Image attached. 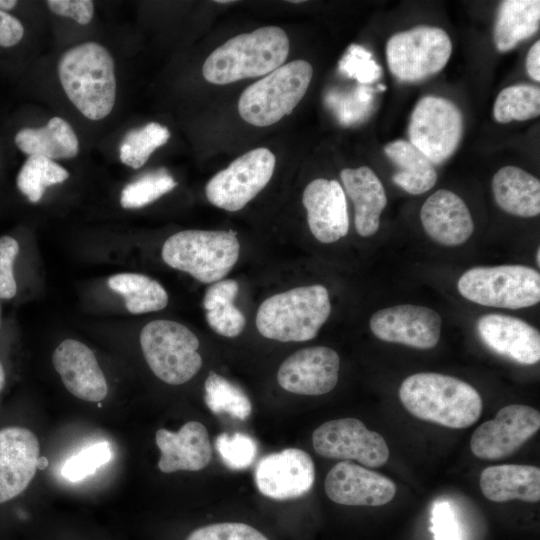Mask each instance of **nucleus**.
Masks as SVG:
<instances>
[{
    "mask_svg": "<svg viewBox=\"0 0 540 540\" xmlns=\"http://www.w3.org/2000/svg\"><path fill=\"white\" fill-rule=\"evenodd\" d=\"M399 398L413 416L454 429L473 425L482 412V399L474 387L439 373L407 377L399 388Z\"/></svg>",
    "mask_w": 540,
    "mask_h": 540,
    "instance_id": "nucleus-1",
    "label": "nucleus"
},
{
    "mask_svg": "<svg viewBox=\"0 0 540 540\" xmlns=\"http://www.w3.org/2000/svg\"><path fill=\"white\" fill-rule=\"evenodd\" d=\"M57 69L66 96L82 115L97 121L111 113L116 98L114 60L103 45L86 42L68 49Z\"/></svg>",
    "mask_w": 540,
    "mask_h": 540,
    "instance_id": "nucleus-2",
    "label": "nucleus"
},
{
    "mask_svg": "<svg viewBox=\"0 0 540 540\" xmlns=\"http://www.w3.org/2000/svg\"><path fill=\"white\" fill-rule=\"evenodd\" d=\"M289 48L287 34L277 26L236 35L206 58L203 77L210 83L225 85L265 76L284 64Z\"/></svg>",
    "mask_w": 540,
    "mask_h": 540,
    "instance_id": "nucleus-3",
    "label": "nucleus"
},
{
    "mask_svg": "<svg viewBox=\"0 0 540 540\" xmlns=\"http://www.w3.org/2000/svg\"><path fill=\"white\" fill-rule=\"evenodd\" d=\"M331 312L322 285L293 288L264 300L256 315L259 333L281 342H302L316 337Z\"/></svg>",
    "mask_w": 540,
    "mask_h": 540,
    "instance_id": "nucleus-4",
    "label": "nucleus"
},
{
    "mask_svg": "<svg viewBox=\"0 0 540 540\" xmlns=\"http://www.w3.org/2000/svg\"><path fill=\"white\" fill-rule=\"evenodd\" d=\"M240 244L232 230H183L170 236L162 258L170 267L184 271L202 283L222 280L239 258Z\"/></svg>",
    "mask_w": 540,
    "mask_h": 540,
    "instance_id": "nucleus-5",
    "label": "nucleus"
},
{
    "mask_svg": "<svg viewBox=\"0 0 540 540\" xmlns=\"http://www.w3.org/2000/svg\"><path fill=\"white\" fill-rule=\"evenodd\" d=\"M312 75L313 68L305 60L283 64L243 91L238 101L240 116L258 127L275 124L302 100Z\"/></svg>",
    "mask_w": 540,
    "mask_h": 540,
    "instance_id": "nucleus-6",
    "label": "nucleus"
},
{
    "mask_svg": "<svg viewBox=\"0 0 540 540\" xmlns=\"http://www.w3.org/2000/svg\"><path fill=\"white\" fill-rule=\"evenodd\" d=\"M457 288L471 302L520 309L540 301V274L523 265L479 266L467 270Z\"/></svg>",
    "mask_w": 540,
    "mask_h": 540,
    "instance_id": "nucleus-7",
    "label": "nucleus"
},
{
    "mask_svg": "<svg viewBox=\"0 0 540 540\" xmlns=\"http://www.w3.org/2000/svg\"><path fill=\"white\" fill-rule=\"evenodd\" d=\"M140 345L152 372L167 384L186 383L202 366L198 338L178 322H149L141 330Z\"/></svg>",
    "mask_w": 540,
    "mask_h": 540,
    "instance_id": "nucleus-8",
    "label": "nucleus"
},
{
    "mask_svg": "<svg viewBox=\"0 0 540 540\" xmlns=\"http://www.w3.org/2000/svg\"><path fill=\"white\" fill-rule=\"evenodd\" d=\"M451 51V40L443 29L424 25L396 33L386 44L390 72L399 81L410 83L441 71Z\"/></svg>",
    "mask_w": 540,
    "mask_h": 540,
    "instance_id": "nucleus-9",
    "label": "nucleus"
},
{
    "mask_svg": "<svg viewBox=\"0 0 540 540\" xmlns=\"http://www.w3.org/2000/svg\"><path fill=\"white\" fill-rule=\"evenodd\" d=\"M463 116L450 100L425 96L414 107L408 126L409 142L433 164L457 150L463 136Z\"/></svg>",
    "mask_w": 540,
    "mask_h": 540,
    "instance_id": "nucleus-10",
    "label": "nucleus"
},
{
    "mask_svg": "<svg viewBox=\"0 0 540 540\" xmlns=\"http://www.w3.org/2000/svg\"><path fill=\"white\" fill-rule=\"evenodd\" d=\"M275 163L274 154L264 147L241 155L209 180L205 187L208 201L226 211L241 210L268 184Z\"/></svg>",
    "mask_w": 540,
    "mask_h": 540,
    "instance_id": "nucleus-11",
    "label": "nucleus"
},
{
    "mask_svg": "<svg viewBox=\"0 0 540 540\" xmlns=\"http://www.w3.org/2000/svg\"><path fill=\"white\" fill-rule=\"evenodd\" d=\"M315 452L325 458L356 460L362 465L377 468L390 456L381 434L366 428L355 418H342L323 423L312 434Z\"/></svg>",
    "mask_w": 540,
    "mask_h": 540,
    "instance_id": "nucleus-12",
    "label": "nucleus"
},
{
    "mask_svg": "<svg viewBox=\"0 0 540 540\" xmlns=\"http://www.w3.org/2000/svg\"><path fill=\"white\" fill-rule=\"evenodd\" d=\"M540 428V413L527 405L502 407L495 418L482 423L470 440L472 453L480 459L498 460L515 453Z\"/></svg>",
    "mask_w": 540,
    "mask_h": 540,
    "instance_id": "nucleus-13",
    "label": "nucleus"
},
{
    "mask_svg": "<svg viewBox=\"0 0 540 540\" xmlns=\"http://www.w3.org/2000/svg\"><path fill=\"white\" fill-rule=\"evenodd\" d=\"M441 317L433 309L418 305H397L375 312L370 329L380 340L418 349H430L440 339Z\"/></svg>",
    "mask_w": 540,
    "mask_h": 540,
    "instance_id": "nucleus-14",
    "label": "nucleus"
},
{
    "mask_svg": "<svg viewBox=\"0 0 540 540\" xmlns=\"http://www.w3.org/2000/svg\"><path fill=\"white\" fill-rule=\"evenodd\" d=\"M315 480L310 455L298 448H287L264 456L255 469V483L266 497L287 500L308 493Z\"/></svg>",
    "mask_w": 540,
    "mask_h": 540,
    "instance_id": "nucleus-15",
    "label": "nucleus"
},
{
    "mask_svg": "<svg viewBox=\"0 0 540 540\" xmlns=\"http://www.w3.org/2000/svg\"><path fill=\"white\" fill-rule=\"evenodd\" d=\"M340 359L329 347L301 349L281 364L277 380L286 391L317 396L330 392L337 384Z\"/></svg>",
    "mask_w": 540,
    "mask_h": 540,
    "instance_id": "nucleus-16",
    "label": "nucleus"
},
{
    "mask_svg": "<svg viewBox=\"0 0 540 540\" xmlns=\"http://www.w3.org/2000/svg\"><path fill=\"white\" fill-rule=\"evenodd\" d=\"M324 489L330 500L349 506H382L396 493L391 479L350 461H341L331 468Z\"/></svg>",
    "mask_w": 540,
    "mask_h": 540,
    "instance_id": "nucleus-17",
    "label": "nucleus"
},
{
    "mask_svg": "<svg viewBox=\"0 0 540 540\" xmlns=\"http://www.w3.org/2000/svg\"><path fill=\"white\" fill-rule=\"evenodd\" d=\"M40 445L29 429L9 426L0 430V504L20 495L39 465Z\"/></svg>",
    "mask_w": 540,
    "mask_h": 540,
    "instance_id": "nucleus-18",
    "label": "nucleus"
},
{
    "mask_svg": "<svg viewBox=\"0 0 540 540\" xmlns=\"http://www.w3.org/2000/svg\"><path fill=\"white\" fill-rule=\"evenodd\" d=\"M52 362L65 388L75 397L99 402L108 393L106 378L92 350L84 343L66 339L54 350Z\"/></svg>",
    "mask_w": 540,
    "mask_h": 540,
    "instance_id": "nucleus-19",
    "label": "nucleus"
},
{
    "mask_svg": "<svg viewBox=\"0 0 540 540\" xmlns=\"http://www.w3.org/2000/svg\"><path fill=\"white\" fill-rule=\"evenodd\" d=\"M302 201L310 231L318 241L333 243L347 235V201L338 181L323 178L311 181L304 189Z\"/></svg>",
    "mask_w": 540,
    "mask_h": 540,
    "instance_id": "nucleus-20",
    "label": "nucleus"
},
{
    "mask_svg": "<svg viewBox=\"0 0 540 540\" xmlns=\"http://www.w3.org/2000/svg\"><path fill=\"white\" fill-rule=\"evenodd\" d=\"M477 330L485 345L499 355L524 365L540 360V333L519 318L487 314L479 318Z\"/></svg>",
    "mask_w": 540,
    "mask_h": 540,
    "instance_id": "nucleus-21",
    "label": "nucleus"
},
{
    "mask_svg": "<svg viewBox=\"0 0 540 540\" xmlns=\"http://www.w3.org/2000/svg\"><path fill=\"white\" fill-rule=\"evenodd\" d=\"M420 218L428 236L445 246L465 243L474 231L467 205L447 189H439L427 198L421 207Z\"/></svg>",
    "mask_w": 540,
    "mask_h": 540,
    "instance_id": "nucleus-22",
    "label": "nucleus"
},
{
    "mask_svg": "<svg viewBox=\"0 0 540 540\" xmlns=\"http://www.w3.org/2000/svg\"><path fill=\"white\" fill-rule=\"evenodd\" d=\"M155 441L161 453L158 468L163 473L198 471L212 458L207 429L197 421L185 423L177 432L159 429Z\"/></svg>",
    "mask_w": 540,
    "mask_h": 540,
    "instance_id": "nucleus-23",
    "label": "nucleus"
},
{
    "mask_svg": "<svg viewBox=\"0 0 540 540\" xmlns=\"http://www.w3.org/2000/svg\"><path fill=\"white\" fill-rule=\"evenodd\" d=\"M340 177L354 204L357 233L363 237L373 235L379 228L380 215L387 204L380 179L367 166L343 169Z\"/></svg>",
    "mask_w": 540,
    "mask_h": 540,
    "instance_id": "nucleus-24",
    "label": "nucleus"
},
{
    "mask_svg": "<svg viewBox=\"0 0 540 540\" xmlns=\"http://www.w3.org/2000/svg\"><path fill=\"white\" fill-rule=\"evenodd\" d=\"M483 495L493 502L540 500V469L533 465L504 464L485 468L479 479Z\"/></svg>",
    "mask_w": 540,
    "mask_h": 540,
    "instance_id": "nucleus-25",
    "label": "nucleus"
},
{
    "mask_svg": "<svg viewBox=\"0 0 540 540\" xmlns=\"http://www.w3.org/2000/svg\"><path fill=\"white\" fill-rule=\"evenodd\" d=\"M496 204L505 212L524 218L540 213L539 180L516 166H505L492 179Z\"/></svg>",
    "mask_w": 540,
    "mask_h": 540,
    "instance_id": "nucleus-26",
    "label": "nucleus"
},
{
    "mask_svg": "<svg viewBox=\"0 0 540 540\" xmlns=\"http://www.w3.org/2000/svg\"><path fill=\"white\" fill-rule=\"evenodd\" d=\"M16 146L28 156L51 160L69 159L78 154L79 142L71 125L55 116L40 128H23L14 138Z\"/></svg>",
    "mask_w": 540,
    "mask_h": 540,
    "instance_id": "nucleus-27",
    "label": "nucleus"
},
{
    "mask_svg": "<svg viewBox=\"0 0 540 540\" xmlns=\"http://www.w3.org/2000/svg\"><path fill=\"white\" fill-rule=\"evenodd\" d=\"M540 1L506 0L498 7L494 26V43L498 51L507 52L531 37L539 29Z\"/></svg>",
    "mask_w": 540,
    "mask_h": 540,
    "instance_id": "nucleus-28",
    "label": "nucleus"
},
{
    "mask_svg": "<svg viewBox=\"0 0 540 540\" xmlns=\"http://www.w3.org/2000/svg\"><path fill=\"white\" fill-rule=\"evenodd\" d=\"M386 156L398 167L393 182L412 195L430 190L437 181L434 164L409 141L398 139L384 146Z\"/></svg>",
    "mask_w": 540,
    "mask_h": 540,
    "instance_id": "nucleus-29",
    "label": "nucleus"
},
{
    "mask_svg": "<svg viewBox=\"0 0 540 540\" xmlns=\"http://www.w3.org/2000/svg\"><path fill=\"white\" fill-rule=\"evenodd\" d=\"M108 286L124 297L125 306L132 314H143L164 309L168 294L156 280L138 273H119L108 279Z\"/></svg>",
    "mask_w": 540,
    "mask_h": 540,
    "instance_id": "nucleus-30",
    "label": "nucleus"
},
{
    "mask_svg": "<svg viewBox=\"0 0 540 540\" xmlns=\"http://www.w3.org/2000/svg\"><path fill=\"white\" fill-rule=\"evenodd\" d=\"M204 400L215 414H227L246 420L252 412V404L244 391L236 384L215 372H210L204 383Z\"/></svg>",
    "mask_w": 540,
    "mask_h": 540,
    "instance_id": "nucleus-31",
    "label": "nucleus"
},
{
    "mask_svg": "<svg viewBox=\"0 0 540 540\" xmlns=\"http://www.w3.org/2000/svg\"><path fill=\"white\" fill-rule=\"evenodd\" d=\"M69 172L54 160L29 156L17 175V187L30 202L37 203L48 186L67 180Z\"/></svg>",
    "mask_w": 540,
    "mask_h": 540,
    "instance_id": "nucleus-32",
    "label": "nucleus"
},
{
    "mask_svg": "<svg viewBox=\"0 0 540 540\" xmlns=\"http://www.w3.org/2000/svg\"><path fill=\"white\" fill-rule=\"evenodd\" d=\"M540 114V89L518 84L504 88L497 96L493 115L499 123L525 121Z\"/></svg>",
    "mask_w": 540,
    "mask_h": 540,
    "instance_id": "nucleus-33",
    "label": "nucleus"
},
{
    "mask_svg": "<svg viewBox=\"0 0 540 540\" xmlns=\"http://www.w3.org/2000/svg\"><path fill=\"white\" fill-rule=\"evenodd\" d=\"M170 132L167 127L151 122L142 128L126 133L120 145V160L123 164L138 169L160 146L167 143Z\"/></svg>",
    "mask_w": 540,
    "mask_h": 540,
    "instance_id": "nucleus-34",
    "label": "nucleus"
},
{
    "mask_svg": "<svg viewBox=\"0 0 540 540\" xmlns=\"http://www.w3.org/2000/svg\"><path fill=\"white\" fill-rule=\"evenodd\" d=\"M176 185L177 182L165 169L150 172L123 188L120 204L125 209L144 207L173 190Z\"/></svg>",
    "mask_w": 540,
    "mask_h": 540,
    "instance_id": "nucleus-35",
    "label": "nucleus"
},
{
    "mask_svg": "<svg viewBox=\"0 0 540 540\" xmlns=\"http://www.w3.org/2000/svg\"><path fill=\"white\" fill-rule=\"evenodd\" d=\"M215 449L225 466L232 470L248 468L257 455V444L247 434L221 433L215 439Z\"/></svg>",
    "mask_w": 540,
    "mask_h": 540,
    "instance_id": "nucleus-36",
    "label": "nucleus"
},
{
    "mask_svg": "<svg viewBox=\"0 0 540 540\" xmlns=\"http://www.w3.org/2000/svg\"><path fill=\"white\" fill-rule=\"evenodd\" d=\"M111 459L110 445L98 442L71 456L61 468L62 476L76 482L94 474L96 470Z\"/></svg>",
    "mask_w": 540,
    "mask_h": 540,
    "instance_id": "nucleus-37",
    "label": "nucleus"
},
{
    "mask_svg": "<svg viewBox=\"0 0 540 540\" xmlns=\"http://www.w3.org/2000/svg\"><path fill=\"white\" fill-rule=\"evenodd\" d=\"M339 69L348 77L361 84H371L381 76L382 69L372 58V54L359 45L352 44L341 58Z\"/></svg>",
    "mask_w": 540,
    "mask_h": 540,
    "instance_id": "nucleus-38",
    "label": "nucleus"
},
{
    "mask_svg": "<svg viewBox=\"0 0 540 540\" xmlns=\"http://www.w3.org/2000/svg\"><path fill=\"white\" fill-rule=\"evenodd\" d=\"M186 540H268V538L250 525L223 522L197 528Z\"/></svg>",
    "mask_w": 540,
    "mask_h": 540,
    "instance_id": "nucleus-39",
    "label": "nucleus"
},
{
    "mask_svg": "<svg viewBox=\"0 0 540 540\" xmlns=\"http://www.w3.org/2000/svg\"><path fill=\"white\" fill-rule=\"evenodd\" d=\"M430 524L433 540H463L455 510L448 501L439 500L433 503Z\"/></svg>",
    "mask_w": 540,
    "mask_h": 540,
    "instance_id": "nucleus-40",
    "label": "nucleus"
},
{
    "mask_svg": "<svg viewBox=\"0 0 540 540\" xmlns=\"http://www.w3.org/2000/svg\"><path fill=\"white\" fill-rule=\"evenodd\" d=\"M206 320L212 330L224 337H236L245 328L243 313L233 303L206 311Z\"/></svg>",
    "mask_w": 540,
    "mask_h": 540,
    "instance_id": "nucleus-41",
    "label": "nucleus"
},
{
    "mask_svg": "<svg viewBox=\"0 0 540 540\" xmlns=\"http://www.w3.org/2000/svg\"><path fill=\"white\" fill-rule=\"evenodd\" d=\"M18 252L19 244L14 238L0 237V299H11L16 295L13 264Z\"/></svg>",
    "mask_w": 540,
    "mask_h": 540,
    "instance_id": "nucleus-42",
    "label": "nucleus"
},
{
    "mask_svg": "<svg viewBox=\"0 0 540 540\" xmlns=\"http://www.w3.org/2000/svg\"><path fill=\"white\" fill-rule=\"evenodd\" d=\"M373 103V89L367 86L356 88L343 100H338V117L343 123H352L366 117Z\"/></svg>",
    "mask_w": 540,
    "mask_h": 540,
    "instance_id": "nucleus-43",
    "label": "nucleus"
},
{
    "mask_svg": "<svg viewBox=\"0 0 540 540\" xmlns=\"http://www.w3.org/2000/svg\"><path fill=\"white\" fill-rule=\"evenodd\" d=\"M50 10L59 16L69 17L80 25L88 24L94 14V3L90 0H48Z\"/></svg>",
    "mask_w": 540,
    "mask_h": 540,
    "instance_id": "nucleus-44",
    "label": "nucleus"
},
{
    "mask_svg": "<svg viewBox=\"0 0 540 540\" xmlns=\"http://www.w3.org/2000/svg\"><path fill=\"white\" fill-rule=\"evenodd\" d=\"M238 290V283L233 279L219 280L212 283L204 294L203 307L205 311L233 303Z\"/></svg>",
    "mask_w": 540,
    "mask_h": 540,
    "instance_id": "nucleus-45",
    "label": "nucleus"
},
{
    "mask_svg": "<svg viewBox=\"0 0 540 540\" xmlns=\"http://www.w3.org/2000/svg\"><path fill=\"white\" fill-rule=\"evenodd\" d=\"M23 35L22 23L11 14L0 10V46L12 47L21 41Z\"/></svg>",
    "mask_w": 540,
    "mask_h": 540,
    "instance_id": "nucleus-46",
    "label": "nucleus"
},
{
    "mask_svg": "<svg viewBox=\"0 0 540 540\" xmlns=\"http://www.w3.org/2000/svg\"><path fill=\"white\" fill-rule=\"evenodd\" d=\"M526 71L529 76L536 82L540 81V41L537 40L530 50L526 58Z\"/></svg>",
    "mask_w": 540,
    "mask_h": 540,
    "instance_id": "nucleus-47",
    "label": "nucleus"
},
{
    "mask_svg": "<svg viewBox=\"0 0 540 540\" xmlns=\"http://www.w3.org/2000/svg\"><path fill=\"white\" fill-rule=\"evenodd\" d=\"M17 4L15 0H0V10L6 11L13 9Z\"/></svg>",
    "mask_w": 540,
    "mask_h": 540,
    "instance_id": "nucleus-48",
    "label": "nucleus"
},
{
    "mask_svg": "<svg viewBox=\"0 0 540 540\" xmlns=\"http://www.w3.org/2000/svg\"><path fill=\"white\" fill-rule=\"evenodd\" d=\"M4 383H5V372H4V369H3V366L0 362V391L2 390L3 386H4Z\"/></svg>",
    "mask_w": 540,
    "mask_h": 540,
    "instance_id": "nucleus-49",
    "label": "nucleus"
},
{
    "mask_svg": "<svg viewBox=\"0 0 540 540\" xmlns=\"http://www.w3.org/2000/svg\"><path fill=\"white\" fill-rule=\"evenodd\" d=\"M536 259H537V264L539 266L540 265V250H539V248L537 249V257H536Z\"/></svg>",
    "mask_w": 540,
    "mask_h": 540,
    "instance_id": "nucleus-50",
    "label": "nucleus"
},
{
    "mask_svg": "<svg viewBox=\"0 0 540 540\" xmlns=\"http://www.w3.org/2000/svg\"><path fill=\"white\" fill-rule=\"evenodd\" d=\"M216 2H217V3H231L232 1H229V0H227V1H222V0H221V1H216Z\"/></svg>",
    "mask_w": 540,
    "mask_h": 540,
    "instance_id": "nucleus-51",
    "label": "nucleus"
}]
</instances>
